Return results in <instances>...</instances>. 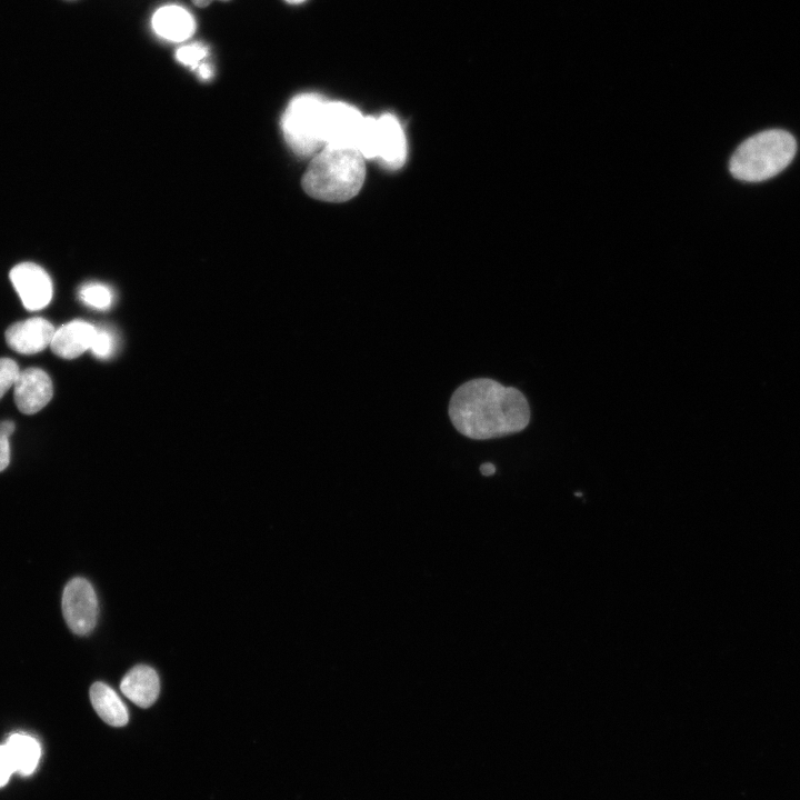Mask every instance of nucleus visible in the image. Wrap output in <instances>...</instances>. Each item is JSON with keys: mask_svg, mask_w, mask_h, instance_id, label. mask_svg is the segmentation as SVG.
<instances>
[{"mask_svg": "<svg viewBox=\"0 0 800 800\" xmlns=\"http://www.w3.org/2000/svg\"><path fill=\"white\" fill-rule=\"evenodd\" d=\"M4 747L14 772L26 777L36 770L41 757V747L37 739L26 733H13L9 736Z\"/></svg>", "mask_w": 800, "mask_h": 800, "instance_id": "2eb2a0df", "label": "nucleus"}, {"mask_svg": "<svg viewBox=\"0 0 800 800\" xmlns=\"http://www.w3.org/2000/svg\"><path fill=\"white\" fill-rule=\"evenodd\" d=\"M61 608L69 629L79 636L90 633L98 619V600L91 583L73 578L63 590Z\"/></svg>", "mask_w": 800, "mask_h": 800, "instance_id": "0eeeda50", "label": "nucleus"}, {"mask_svg": "<svg viewBox=\"0 0 800 800\" xmlns=\"http://www.w3.org/2000/svg\"><path fill=\"white\" fill-rule=\"evenodd\" d=\"M324 100L316 93H301L287 106L281 129L288 146L299 156L316 154L323 148L320 116Z\"/></svg>", "mask_w": 800, "mask_h": 800, "instance_id": "20e7f679", "label": "nucleus"}, {"mask_svg": "<svg viewBox=\"0 0 800 800\" xmlns=\"http://www.w3.org/2000/svg\"><path fill=\"white\" fill-rule=\"evenodd\" d=\"M213 0H192V2L200 8L209 6ZM221 1H228V0H221Z\"/></svg>", "mask_w": 800, "mask_h": 800, "instance_id": "b1692460", "label": "nucleus"}, {"mask_svg": "<svg viewBox=\"0 0 800 800\" xmlns=\"http://www.w3.org/2000/svg\"><path fill=\"white\" fill-rule=\"evenodd\" d=\"M20 373L16 361L9 358H0V399L14 384Z\"/></svg>", "mask_w": 800, "mask_h": 800, "instance_id": "a211bd4d", "label": "nucleus"}, {"mask_svg": "<svg viewBox=\"0 0 800 800\" xmlns=\"http://www.w3.org/2000/svg\"><path fill=\"white\" fill-rule=\"evenodd\" d=\"M357 150L364 159H379L389 169L401 168L407 158L406 137L398 119L383 114L364 117Z\"/></svg>", "mask_w": 800, "mask_h": 800, "instance_id": "39448f33", "label": "nucleus"}, {"mask_svg": "<svg viewBox=\"0 0 800 800\" xmlns=\"http://www.w3.org/2000/svg\"><path fill=\"white\" fill-rule=\"evenodd\" d=\"M151 24L159 37L173 42L184 41L196 31L191 13L177 4L159 8L152 16Z\"/></svg>", "mask_w": 800, "mask_h": 800, "instance_id": "f8f14e48", "label": "nucleus"}, {"mask_svg": "<svg viewBox=\"0 0 800 800\" xmlns=\"http://www.w3.org/2000/svg\"><path fill=\"white\" fill-rule=\"evenodd\" d=\"M14 431L12 421L0 422V471L4 470L10 461L9 437Z\"/></svg>", "mask_w": 800, "mask_h": 800, "instance_id": "aec40b11", "label": "nucleus"}, {"mask_svg": "<svg viewBox=\"0 0 800 800\" xmlns=\"http://www.w3.org/2000/svg\"><path fill=\"white\" fill-rule=\"evenodd\" d=\"M197 72L202 80H209L213 76V68L209 62L204 61L197 68Z\"/></svg>", "mask_w": 800, "mask_h": 800, "instance_id": "4be33fe9", "label": "nucleus"}, {"mask_svg": "<svg viewBox=\"0 0 800 800\" xmlns=\"http://www.w3.org/2000/svg\"><path fill=\"white\" fill-rule=\"evenodd\" d=\"M449 418L462 434L487 440L518 433L530 422V407L521 391L489 378L462 383L449 402Z\"/></svg>", "mask_w": 800, "mask_h": 800, "instance_id": "f257e3e1", "label": "nucleus"}, {"mask_svg": "<svg viewBox=\"0 0 800 800\" xmlns=\"http://www.w3.org/2000/svg\"><path fill=\"white\" fill-rule=\"evenodd\" d=\"M90 699L97 714L109 726L123 727L128 723L127 707L110 686L94 682L90 688Z\"/></svg>", "mask_w": 800, "mask_h": 800, "instance_id": "4468645a", "label": "nucleus"}, {"mask_svg": "<svg viewBox=\"0 0 800 800\" xmlns=\"http://www.w3.org/2000/svg\"><path fill=\"white\" fill-rule=\"evenodd\" d=\"M10 280L22 304L30 311L43 309L52 299V281L47 271L33 262H22L10 271Z\"/></svg>", "mask_w": 800, "mask_h": 800, "instance_id": "6e6552de", "label": "nucleus"}, {"mask_svg": "<svg viewBox=\"0 0 800 800\" xmlns=\"http://www.w3.org/2000/svg\"><path fill=\"white\" fill-rule=\"evenodd\" d=\"M480 471L483 476H492L496 472V466L491 462H486L480 466Z\"/></svg>", "mask_w": 800, "mask_h": 800, "instance_id": "5701e85b", "label": "nucleus"}, {"mask_svg": "<svg viewBox=\"0 0 800 800\" xmlns=\"http://www.w3.org/2000/svg\"><path fill=\"white\" fill-rule=\"evenodd\" d=\"M98 328L89 322L74 320L56 330L50 348L63 359H74L92 346Z\"/></svg>", "mask_w": 800, "mask_h": 800, "instance_id": "9b49d317", "label": "nucleus"}, {"mask_svg": "<svg viewBox=\"0 0 800 800\" xmlns=\"http://www.w3.org/2000/svg\"><path fill=\"white\" fill-rule=\"evenodd\" d=\"M12 773H14L13 766L4 744H2L0 746V788L7 784Z\"/></svg>", "mask_w": 800, "mask_h": 800, "instance_id": "412c9836", "label": "nucleus"}, {"mask_svg": "<svg viewBox=\"0 0 800 800\" xmlns=\"http://www.w3.org/2000/svg\"><path fill=\"white\" fill-rule=\"evenodd\" d=\"M14 402L24 414H33L44 408L52 398L50 377L39 368L20 371L14 384Z\"/></svg>", "mask_w": 800, "mask_h": 800, "instance_id": "1a4fd4ad", "label": "nucleus"}, {"mask_svg": "<svg viewBox=\"0 0 800 800\" xmlns=\"http://www.w3.org/2000/svg\"><path fill=\"white\" fill-rule=\"evenodd\" d=\"M90 350L99 358L111 356L114 350V337L103 329H98Z\"/></svg>", "mask_w": 800, "mask_h": 800, "instance_id": "6ab92c4d", "label": "nucleus"}, {"mask_svg": "<svg viewBox=\"0 0 800 800\" xmlns=\"http://www.w3.org/2000/svg\"><path fill=\"white\" fill-rule=\"evenodd\" d=\"M56 329L43 318H30L10 326L6 331L8 346L21 354H34L50 346Z\"/></svg>", "mask_w": 800, "mask_h": 800, "instance_id": "9d476101", "label": "nucleus"}, {"mask_svg": "<svg viewBox=\"0 0 800 800\" xmlns=\"http://www.w3.org/2000/svg\"><path fill=\"white\" fill-rule=\"evenodd\" d=\"M797 151L793 136L781 129L759 132L744 140L730 159L731 174L747 182L772 178L787 168Z\"/></svg>", "mask_w": 800, "mask_h": 800, "instance_id": "7ed1b4c3", "label": "nucleus"}, {"mask_svg": "<svg viewBox=\"0 0 800 800\" xmlns=\"http://www.w3.org/2000/svg\"><path fill=\"white\" fill-rule=\"evenodd\" d=\"M79 297L83 303L99 310L110 308L113 301L111 289L106 284L97 282L82 286L79 290Z\"/></svg>", "mask_w": 800, "mask_h": 800, "instance_id": "dca6fc26", "label": "nucleus"}, {"mask_svg": "<svg viewBox=\"0 0 800 800\" xmlns=\"http://www.w3.org/2000/svg\"><path fill=\"white\" fill-rule=\"evenodd\" d=\"M121 692L133 703L148 708L157 700L160 691L159 677L148 666H136L129 670L120 683Z\"/></svg>", "mask_w": 800, "mask_h": 800, "instance_id": "ddd939ff", "label": "nucleus"}, {"mask_svg": "<svg viewBox=\"0 0 800 800\" xmlns=\"http://www.w3.org/2000/svg\"><path fill=\"white\" fill-rule=\"evenodd\" d=\"M364 176V158L357 149L323 147L304 172L302 187L318 200L343 202L359 192Z\"/></svg>", "mask_w": 800, "mask_h": 800, "instance_id": "f03ea898", "label": "nucleus"}, {"mask_svg": "<svg viewBox=\"0 0 800 800\" xmlns=\"http://www.w3.org/2000/svg\"><path fill=\"white\" fill-rule=\"evenodd\" d=\"M208 54L209 50L204 44L191 43L181 46L176 52V58L180 63L197 70L206 61Z\"/></svg>", "mask_w": 800, "mask_h": 800, "instance_id": "f3484780", "label": "nucleus"}, {"mask_svg": "<svg viewBox=\"0 0 800 800\" xmlns=\"http://www.w3.org/2000/svg\"><path fill=\"white\" fill-rule=\"evenodd\" d=\"M364 117L354 107L340 102H324L320 116V137L323 147L357 149Z\"/></svg>", "mask_w": 800, "mask_h": 800, "instance_id": "423d86ee", "label": "nucleus"}, {"mask_svg": "<svg viewBox=\"0 0 800 800\" xmlns=\"http://www.w3.org/2000/svg\"><path fill=\"white\" fill-rule=\"evenodd\" d=\"M286 1L289 2V3L297 4V3L303 2L304 0H286Z\"/></svg>", "mask_w": 800, "mask_h": 800, "instance_id": "393cba45", "label": "nucleus"}]
</instances>
